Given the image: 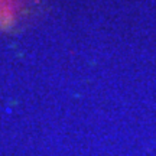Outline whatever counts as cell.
<instances>
[{
    "mask_svg": "<svg viewBox=\"0 0 156 156\" xmlns=\"http://www.w3.org/2000/svg\"><path fill=\"white\" fill-rule=\"evenodd\" d=\"M20 0H0V26L9 25L17 16Z\"/></svg>",
    "mask_w": 156,
    "mask_h": 156,
    "instance_id": "1",
    "label": "cell"
}]
</instances>
